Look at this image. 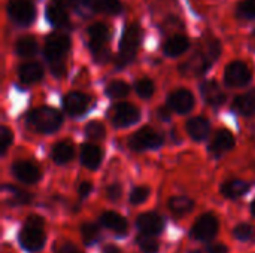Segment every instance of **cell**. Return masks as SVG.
Masks as SVG:
<instances>
[{"mask_svg":"<svg viewBox=\"0 0 255 253\" xmlns=\"http://www.w3.org/2000/svg\"><path fill=\"white\" fill-rule=\"evenodd\" d=\"M19 243L24 249L36 252L42 249L45 245V233H43V219L40 216L31 215L27 218L24 228L19 234Z\"/></svg>","mask_w":255,"mask_h":253,"instance_id":"obj_1","label":"cell"},{"mask_svg":"<svg viewBox=\"0 0 255 253\" xmlns=\"http://www.w3.org/2000/svg\"><path fill=\"white\" fill-rule=\"evenodd\" d=\"M218 55H220V42L211 40L203 51L197 52L187 64L182 66V72L190 75H202L211 67L212 61L217 60Z\"/></svg>","mask_w":255,"mask_h":253,"instance_id":"obj_2","label":"cell"},{"mask_svg":"<svg viewBox=\"0 0 255 253\" xmlns=\"http://www.w3.org/2000/svg\"><path fill=\"white\" fill-rule=\"evenodd\" d=\"M28 122L40 133H54L63 124L60 112L52 107H39L28 115Z\"/></svg>","mask_w":255,"mask_h":253,"instance_id":"obj_3","label":"cell"},{"mask_svg":"<svg viewBox=\"0 0 255 253\" xmlns=\"http://www.w3.org/2000/svg\"><path fill=\"white\" fill-rule=\"evenodd\" d=\"M140 43V28L137 24H130L127 25L124 34H123V40H121V49L120 54L117 57V67L123 69L124 66H127L136 54V49Z\"/></svg>","mask_w":255,"mask_h":253,"instance_id":"obj_4","label":"cell"},{"mask_svg":"<svg viewBox=\"0 0 255 253\" xmlns=\"http://www.w3.org/2000/svg\"><path fill=\"white\" fill-rule=\"evenodd\" d=\"M88 36H90V48L94 54V58L97 61H105L109 57V49L106 48V40H108V27L102 22H96L88 28Z\"/></svg>","mask_w":255,"mask_h":253,"instance_id":"obj_5","label":"cell"},{"mask_svg":"<svg viewBox=\"0 0 255 253\" xmlns=\"http://www.w3.org/2000/svg\"><path fill=\"white\" fill-rule=\"evenodd\" d=\"M70 48V40L63 33H52L46 39L45 45V57L49 61V64H60L63 63V57L67 54Z\"/></svg>","mask_w":255,"mask_h":253,"instance_id":"obj_6","label":"cell"},{"mask_svg":"<svg viewBox=\"0 0 255 253\" xmlns=\"http://www.w3.org/2000/svg\"><path fill=\"white\" fill-rule=\"evenodd\" d=\"M163 140L164 139L158 131L149 128V127H145L133 134V137L130 139V148L134 151L155 149L163 145Z\"/></svg>","mask_w":255,"mask_h":253,"instance_id":"obj_7","label":"cell"},{"mask_svg":"<svg viewBox=\"0 0 255 253\" xmlns=\"http://www.w3.org/2000/svg\"><path fill=\"white\" fill-rule=\"evenodd\" d=\"M218 228H220L218 218L214 213H205L196 221L191 234L194 239L200 242H209L218 234Z\"/></svg>","mask_w":255,"mask_h":253,"instance_id":"obj_8","label":"cell"},{"mask_svg":"<svg viewBox=\"0 0 255 253\" xmlns=\"http://www.w3.org/2000/svg\"><path fill=\"white\" fill-rule=\"evenodd\" d=\"M224 81L229 86H244L251 81V70L242 61H233L226 67Z\"/></svg>","mask_w":255,"mask_h":253,"instance_id":"obj_9","label":"cell"},{"mask_svg":"<svg viewBox=\"0 0 255 253\" xmlns=\"http://www.w3.org/2000/svg\"><path fill=\"white\" fill-rule=\"evenodd\" d=\"M139 110L130 103H120L114 107L112 122L115 127H130L139 121Z\"/></svg>","mask_w":255,"mask_h":253,"instance_id":"obj_10","label":"cell"},{"mask_svg":"<svg viewBox=\"0 0 255 253\" xmlns=\"http://www.w3.org/2000/svg\"><path fill=\"white\" fill-rule=\"evenodd\" d=\"M7 13L18 24H30L34 18V7L28 0H9Z\"/></svg>","mask_w":255,"mask_h":253,"instance_id":"obj_11","label":"cell"},{"mask_svg":"<svg viewBox=\"0 0 255 253\" xmlns=\"http://www.w3.org/2000/svg\"><path fill=\"white\" fill-rule=\"evenodd\" d=\"M137 228L145 234V236H157L163 231L164 228V221L160 215L154 212H148L139 216L137 219Z\"/></svg>","mask_w":255,"mask_h":253,"instance_id":"obj_12","label":"cell"},{"mask_svg":"<svg viewBox=\"0 0 255 253\" xmlns=\"http://www.w3.org/2000/svg\"><path fill=\"white\" fill-rule=\"evenodd\" d=\"M169 106L178 113H188L194 107V95L188 89H176L169 95Z\"/></svg>","mask_w":255,"mask_h":253,"instance_id":"obj_13","label":"cell"},{"mask_svg":"<svg viewBox=\"0 0 255 253\" xmlns=\"http://www.w3.org/2000/svg\"><path fill=\"white\" fill-rule=\"evenodd\" d=\"M12 173L24 183H34L40 179V169L30 161H16L12 166Z\"/></svg>","mask_w":255,"mask_h":253,"instance_id":"obj_14","label":"cell"},{"mask_svg":"<svg viewBox=\"0 0 255 253\" xmlns=\"http://www.w3.org/2000/svg\"><path fill=\"white\" fill-rule=\"evenodd\" d=\"M90 107V98L88 95L82 92H70L64 97V109L67 113L73 116H81L84 115Z\"/></svg>","mask_w":255,"mask_h":253,"instance_id":"obj_15","label":"cell"},{"mask_svg":"<svg viewBox=\"0 0 255 253\" xmlns=\"http://www.w3.org/2000/svg\"><path fill=\"white\" fill-rule=\"evenodd\" d=\"M200 91H202L203 98L211 106H221L226 101V92L223 91V88L215 81H206V82H203Z\"/></svg>","mask_w":255,"mask_h":253,"instance_id":"obj_16","label":"cell"},{"mask_svg":"<svg viewBox=\"0 0 255 253\" xmlns=\"http://www.w3.org/2000/svg\"><path fill=\"white\" fill-rule=\"evenodd\" d=\"M103 160V152L100 149V146L97 145H93V143H87L82 146L81 149V161L82 164L90 169V170H94L100 166Z\"/></svg>","mask_w":255,"mask_h":253,"instance_id":"obj_17","label":"cell"},{"mask_svg":"<svg viewBox=\"0 0 255 253\" xmlns=\"http://www.w3.org/2000/svg\"><path fill=\"white\" fill-rule=\"evenodd\" d=\"M46 18L54 25H64L67 22V7L63 0H51L46 6Z\"/></svg>","mask_w":255,"mask_h":253,"instance_id":"obj_18","label":"cell"},{"mask_svg":"<svg viewBox=\"0 0 255 253\" xmlns=\"http://www.w3.org/2000/svg\"><path fill=\"white\" fill-rule=\"evenodd\" d=\"M100 221H102L105 228H108V230H111V231H114L115 234H120V236L126 234L127 230H128L127 221L121 215H118L115 212H105L102 215Z\"/></svg>","mask_w":255,"mask_h":253,"instance_id":"obj_19","label":"cell"},{"mask_svg":"<svg viewBox=\"0 0 255 253\" xmlns=\"http://www.w3.org/2000/svg\"><path fill=\"white\" fill-rule=\"evenodd\" d=\"M233 146H235V137H233V134L229 130H221V131L217 133V136H215V139L212 142L211 151L217 157H220V155L229 152Z\"/></svg>","mask_w":255,"mask_h":253,"instance_id":"obj_20","label":"cell"},{"mask_svg":"<svg viewBox=\"0 0 255 253\" xmlns=\"http://www.w3.org/2000/svg\"><path fill=\"white\" fill-rule=\"evenodd\" d=\"M187 131L194 140H205L209 134V121L202 116L191 118L187 122Z\"/></svg>","mask_w":255,"mask_h":253,"instance_id":"obj_21","label":"cell"},{"mask_svg":"<svg viewBox=\"0 0 255 253\" xmlns=\"http://www.w3.org/2000/svg\"><path fill=\"white\" fill-rule=\"evenodd\" d=\"M18 75H19V79L24 84H33V82H37V81L42 79L43 69L37 63H25V64H22L19 67Z\"/></svg>","mask_w":255,"mask_h":253,"instance_id":"obj_22","label":"cell"},{"mask_svg":"<svg viewBox=\"0 0 255 253\" xmlns=\"http://www.w3.org/2000/svg\"><path fill=\"white\" fill-rule=\"evenodd\" d=\"M3 197L4 200L12 204V206H21V204H28L31 201V195L19 188L6 185L3 186Z\"/></svg>","mask_w":255,"mask_h":253,"instance_id":"obj_23","label":"cell"},{"mask_svg":"<svg viewBox=\"0 0 255 253\" xmlns=\"http://www.w3.org/2000/svg\"><path fill=\"white\" fill-rule=\"evenodd\" d=\"M188 46H190V40L182 34H176L166 42L164 52L169 57H178V55L184 54L188 49Z\"/></svg>","mask_w":255,"mask_h":253,"instance_id":"obj_24","label":"cell"},{"mask_svg":"<svg viewBox=\"0 0 255 253\" xmlns=\"http://www.w3.org/2000/svg\"><path fill=\"white\" fill-rule=\"evenodd\" d=\"M250 189V185L244 180H239V179H235V180H229L223 185L221 188V192L224 197L227 198H239L242 197L247 191Z\"/></svg>","mask_w":255,"mask_h":253,"instance_id":"obj_25","label":"cell"},{"mask_svg":"<svg viewBox=\"0 0 255 253\" xmlns=\"http://www.w3.org/2000/svg\"><path fill=\"white\" fill-rule=\"evenodd\" d=\"M233 109L242 115H254L255 113V95L254 94H241L233 101Z\"/></svg>","mask_w":255,"mask_h":253,"instance_id":"obj_26","label":"cell"},{"mask_svg":"<svg viewBox=\"0 0 255 253\" xmlns=\"http://www.w3.org/2000/svg\"><path fill=\"white\" fill-rule=\"evenodd\" d=\"M75 155L73 146L69 142H60L52 149V160L57 164H67Z\"/></svg>","mask_w":255,"mask_h":253,"instance_id":"obj_27","label":"cell"},{"mask_svg":"<svg viewBox=\"0 0 255 253\" xmlns=\"http://www.w3.org/2000/svg\"><path fill=\"white\" fill-rule=\"evenodd\" d=\"M169 209L178 215V216H184L187 213H190L194 209V201L190 200L188 197H173L169 200Z\"/></svg>","mask_w":255,"mask_h":253,"instance_id":"obj_28","label":"cell"},{"mask_svg":"<svg viewBox=\"0 0 255 253\" xmlns=\"http://www.w3.org/2000/svg\"><path fill=\"white\" fill-rule=\"evenodd\" d=\"M15 51H16V54L21 55V57H31V55H34L36 51H37V42H36V39L31 37V36H24V37H21V39L16 42Z\"/></svg>","mask_w":255,"mask_h":253,"instance_id":"obj_29","label":"cell"},{"mask_svg":"<svg viewBox=\"0 0 255 253\" xmlns=\"http://www.w3.org/2000/svg\"><path fill=\"white\" fill-rule=\"evenodd\" d=\"M94 10L114 15V13L121 12V3H120V0H96Z\"/></svg>","mask_w":255,"mask_h":253,"instance_id":"obj_30","label":"cell"},{"mask_svg":"<svg viewBox=\"0 0 255 253\" xmlns=\"http://www.w3.org/2000/svg\"><path fill=\"white\" fill-rule=\"evenodd\" d=\"M130 88L126 82L123 81H112L108 88H106V94L112 98H121V97H126L128 94Z\"/></svg>","mask_w":255,"mask_h":253,"instance_id":"obj_31","label":"cell"},{"mask_svg":"<svg viewBox=\"0 0 255 253\" xmlns=\"http://www.w3.org/2000/svg\"><path fill=\"white\" fill-rule=\"evenodd\" d=\"M81 234H82V240L85 245H93L99 240V227L96 224H91V222H87L82 225L81 228Z\"/></svg>","mask_w":255,"mask_h":253,"instance_id":"obj_32","label":"cell"},{"mask_svg":"<svg viewBox=\"0 0 255 253\" xmlns=\"http://www.w3.org/2000/svg\"><path fill=\"white\" fill-rule=\"evenodd\" d=\"M85 133L90 139L93 140H102L105 139V134H106V130H105V125L99 121H91L87 124L85 127Z\"/></svg>","mask_w":255,"mask_h":253,"instance_id":"obj_33","label":"cell"},{"mask_svg":"<svg viewBox=\"0 0 255 253\" xmlns=\"http://www.w3.org/2000/svg\"><path fill=\"white\" fill-rule=\"evenodd\" d=\"M137 245L140 248V251L143 253H157L158 252V242L151 237V236H139L137 237Z\"/></svg>","mask_w":255,"mask_h":253,"instance_id":"obj_34","label":"cell"},{"mask_svg":"<svg viewBox=\"0 0 255 253\" xmlns=\"http://www.w3.org/2000/svg\"><path fill=\"white\" fill-rule=\"evenodd\" d=\"M235 237L241 242H248L255 237V227L250 224H239L235 228Z\"/></svg>","mask_w":255,"mask_h":253,"instance_id":"obj_35","label":"cell"},{"mask_svg":"<svg viewBox=\"0 0 255 253\" xmlns=\"http://www.w3.org/2000/svg\"><path fill=\"white\" fill-rule=\"evenodd\" d=\"M136 92L142 97V98H149L152 94H154V84L152 81L143 78V79H139L136 82Z\"/></svg>","mask_w":255,"mask_h":253,"instance_id":"obj_36","label":"cell"},{"mask_svg":"<svg viewBox=\"0 0 255 253\" xmlns=\"http://www.w3.org/2000/svg\"><path fill=\"white\" fill-rule=\"evenodd\" d=\"M148 197H149V188L148 186H137L130 194V203L137 206V204L145 203L148 200Z\"/></svg>","mask_w":255,"mask_h":253,"instance_id":"obj_37","label":"cell"},{"mask_svg":"<svg viewBox=\"0 0 255 253\" xmlns=\"http://www.w3.org/2000/svg\"><path fill=\"white\" fill-rule=\"evenodd\" d=\"M239 15L244 18H255V0H242L239 4Z\"/></svg>","mask_w":255,"mask_h":253,"instance_id":"obj_38","label":"cell"},{"mask_svg":"<svg viewBox=\"0 0 255 253\" xmlns=\"http://www.w3.org/2000/svg\"><path fill=\"white\" fill-rule=\"evenodd\" d=\"M12 139H13V136H12V131H10L7 127H1V130H0V145H1V155H4V154H6V151H7L9 145L12 143Z\"/></svg>","mask_w":255,"mask_h":253,"instance_id":"obj_39","label":"cell"},{"mask_svg":"<svg viewBox=\"0 0 255 253\" xmlns=\"http://www.w3.org/2000/svg\"><path fill=\"white\" fill-rule=\"evenodd\" d=\"M106 194H108V198H109V200L117 201V200L121 197V186H120V185H111V186L106 189Z\"/></svg>","mask_w":255,"mask_h":253,"instance_id":"obj_40","label":"cell"},{"mask_svg":"<svg viewBox=\"0 0 255 253\" xmlns=\"http://www.w3.org/2000/svg\"><path fill=\"white\" fill-rule=\"evenodd\" d=\"M55 253H78V249L75 245H72L69 242H61L60 246H57Z\"/></svg>","mask_w":255,"mask_h":253,"instance_id":"obj_41","label":"cell"},{"mask_svg":"<svg viewBox=\"0 0 255 253\" xmlns=\"http://www.w3.org/2000/svg\"><path fill=\"white\" fill-rule=\"evenodd\" d=\"M70 3L76 9H87L90 6H93V9H94V1L93 0H70Z\"/></svg>","mask_w":255,"mask_h":253,"instance_id":"obj_42","label":"cell"},{"mask_svg":"<svg viewBox=\"0 0 255 253\" xmlns=\"http://www.w3.org/2000/svg\"><path fill=\"white\" fill-rule=\"evenodd\" d=\"M91 189H93L91 183H90V182H84V183H81V186H79V195H81V197H88V194L91 192Z\"/></svg>","mask_w":255,"mask_h":253,"instance_id":"obj_43","label":"cell"},{"mask_svg":"<svg viewBox=\"0 0 255 253\" xmlns=\"http://www.w3.org/2000/svg\"><path fill=\"white\" fill-rule=\"evenodd\" d=\"M208 253H229V249L223 245H215V246H211Z\"/></svg>","mask_w":255,"mask_h":253,"instance_id":"obj_44","label":"cell"},{"mask_svg":"<svg viewBox=\"0 0 255 253\" xmlns=\"http://www.w3.org/2000/svg\"><path fill=\"white\" fill-rule=\"evenodd\" d=\"M158 116L161 118V119H164V121H167L169 118H170V112L166 109V107H161L160 110H158Z\"/></svg>","mask_w":255,"mask_h":253,"instance_id":"obj_45","label":"cell"},{"mask_svg":"<svg viewBox=\"0 0 255 253\" xmlns=\"http://www.w3.org/2000/svg\"><path fill=\"white\" fill-rule=\"evenodd\" d=\"M103 253H123V251L117 246H106L103 249Z\"/></svg>","mask_w":255,"mask_h":253,"instance_id":"obj_46","label":"cell"},{"mask_svg":"<svg viewBox=\"0 0 255 253\" xmlns=\"http://www.w3.org/2000/svg\"><path fill=\"white\" fill-rule=\"evenodd\" d=\"M251 210H253V215L255 216V200L253 201V206H251Z\"/></svg>","mask_w":255,"mask_h":253,"instance_id":"obj_47","label":"cell"},{"mask_svg":"<svg viewBox=\"0 0 255 253\" xmlns=\"http://www.w3.org/2000/svg\"><path fill=\"white\" fill-rule=\"evenodd\" d=\"M191 253H208V252H203V251H194V252Z\"/></svg>","mask_w":255,"mask_h":253,"instance_id":"obj_48","label":"cell"}]
</instances>
